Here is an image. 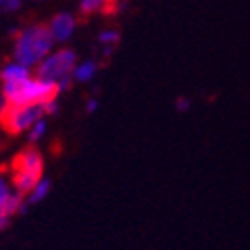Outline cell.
<instances>
[{"label": "cell", "mask_w": 250, "mask_h": 250, "mask_svg": "<svg viewBox=\"0 0 250 250\" xmlns=\"http://www.w3.org/2000/svg\"><path fill=\"white\" fill-rule=\"evenodd\" d=\"M54 44V38L46 24H32L18 30L14 36V60L22 66L40 64Z\"/></svg>", "instance_id": "obj_1"}, {"label": "cell", "mask_w": 250, "mask_h": 250, "mask_svg": "<svg viewBox=\"0 0 250 250\" xmlns=\"http://www.w3.org/2000/svg\"><path fill=\"white\" fill-rule=\"evenodd\" d=\"M42 176H44V158L38 148L26 146L24 150L14 154V158L10 162V180L8 182L16 194L24 198Z\"/></svg>", "instance_id": "obj_2"}, {"label": "cell", "mask_w": 250, "mask_h": 250, "mask_svg": "<svg viewBox=\"0 0 250 250\" xmlns=\"http://www.w3.org/2000/svg\"><path fill=\"white\" fill-rule=\"evenodd\" d=\"M58 82H48L40 78H26L22 82H14V84H2V94L8 104H46L54 102L60 94Z\"/></svg>", "instance_id": "obj_3"}, {"label": "cell", "mask_w": 250, "mask_h": 250, "mask_svg": "<svg viewBox=\"0 0 250 250\" xmlns=\"http://www.w3.org/2000/svg\"><path fill=\"white\" fill-rule=\"evenodd\" d=\"M42 116H44L42 104H24V106H18V104L6 102V106L0 112V126L10 136H16L20 132L28 130Z\"/></svg>", "instance_id": "obj_4"}, {"label": "cell", "mask_w": 250, "mask_h": 250, "mask_svg": "<svg viewBox=\"0 0 250 250\" xmlns=\"http://www.w3.org/2000/svg\"><path fill=\"white\" fill-rule=\"evenodd\" d=\"M74 66H76V52L70 48H60L40 62L36 70V78L48 80V82H60L62 78L72 76Z\"/></svg>", "instance_id": "obj_5"}, {"label": "cell", "mask_w": 250, "mask_h": 250, "mask_svg": "<svg viewBox=\"0 0 250 250\" xmlns=\"http://www.w3.org/2000/svg\"><path fill=\"white\" fill-rule=\"evenodd\" d=\"M24 210H26L24 198L20 194H16L12 190L10 182L0 174V230L6 228L16 214L24 212Z\"/></svg>", "instance_id": "obj_6"}, {"label": "cell", "mask_w": 250, "mask_h": 250, "mask_svg": "<svg viewBox=\"0 0 250 250\" xmlns=\"http://www.w3.org/2000/svg\"><path fill=\"white\" fill-rule=\"evenodd\" d=\"M48 28H50V34L54 38V42L56 40L58 42H64V40H68L76 30V18L70 12H58L50 20Z\"/></svg>", "instance_id": "obj_7"}, {"label": "cell", "mask_w": 250, "mask_h": 250, "mask_svg": "<svg viewBox=\"0 0 250 250\" xmlns=\"http://www.w3.org/2000/svg\"><path fill=\"white\" fill-rule=\"evenodd\" d=\"M26 78H30L28 66H22V64H18V62L6 64L0 70V84H14V82H22Z\"/></svg>", "instance_id": "obj_8"}, {"label": "cell", "mask_w": 250, "mask_h": 250, "mask_svg": "<svg viewBox=\"0 0 250 250\" xmlns=\"http://www.w3.org/2000/svg\"><path fill=\"white\" fill-rule=\"evenodd\" d=\"M50 188H52V182L46 178V176H42L38 182H36V186L34 188L24 196V202H26V206H30V204H38V202H42L48 194H50Z\"/></svg>", "instance_id": "obj_9"}, {"label": "cell", "mask_w": 250, "mask_h": 250, "mask_svg": "<svg viewBox=\"0 0 250 250\" xmlns=\"http://www.w3.org/2000/svg\"><path fill=\"white\" fill-rule=\"evenodd\" d=\"M98 72V62L94 60H86V62H82V64H76L74 70H72V78L76 82H88L96 76Z\"/></svg>", "instance_id": "obj_10"}, {"label": "cell", "mask_w": 250, "mask_h": 250, "mask_svg": "<svg viewBox=\"0 0 250 250\" xmlns=\"http://www.w3.org/2000/svg\"><path fill=\"white\" fill-rule=\"evenodd\" d=\"M108 8V0H80V16L82 18H88L96 12H106Z\"/></svg>", "instance_id": "obj_11"}, {"label": "cell", "mask_w": 250, "mask_h": 250, "mask_svg": "<svg viewBox=\"0 0 250 250\" xmlns=\"http://www.w3.org/2000/svg\"><path fill=\"white\" fill-rule=\"evenodd\" d=\"M98 40H100V44L104 46V54L108 56L116 48V44L120 42V32L118 30H104V32H100Z\"/></svg>", "instance_id": "obj_12"}, {"label": "cell", "mask_w": 250, "mask_h": 250, "mask_svg": "<svg viewBox=\"0 0 250 250\" xmlns=\"http://www.w3.org/2000/svg\"><path fill=\"white\" fill-rule=\"evenodd\" d=\"M44 132H46V124H44V120L40 118L38 122H34L32 126H30V134H28V142L30 144H34V142H38L40 138L44 136Z\"/></svg>", "instance_id": "obj_13"}, {"label": "cell", "mask_w": 250, "mask_h": 250, "mask_svg": "<svg viewBox=\"0 0 250 250\" xmlns=\"http://www.w3.org/2000/svg\"><path fill=\"white\" fill-rule=\"evenodd\" d=\"M20 8V0H0V16L10 14Z\"/></svg>", "instance_id": "obj_14"}, {"label": "cell", "mask_w": 250, "mask_h": 250, "mask_svg": "<svg viewBox=\"0 0 250 250\" xmlns=\"http://www.w3.org/2000/svg\"><path fill=\"white\" fill-rule=\"evenodd\" d=\"M176 108H178V110H188V108H190V102L186 100V98H178V100H176Z\"/></svg>", "instance_id": "obj_15"}, {"label": "cell", "mask_w": 250, "mask_h": 250, "mask_svg": "<svg viewBox=\"0 0 250 250\" xmlns=\"http://www.w3.org/2000/svg\"><path fill=\"white\" fill-rule=\"evenodd\" d=\"M96 106H98V100H94V98H92V100H88V102H86V112H94V110H96Z\"/></svg>", "instance_id": "obj_16"}, {"label": "cell", "mask_w": 250, "mask_h": 250, "mask_svg": "<svg viewBox=\"0 0 250 250\" xmlns=\"http://www.w3.org/2000/svg\"><path fill=\"white\" fill-rule=\"evenodd\" d=\"M4 106H6V98H4V94H2V84H0V112H2Z\"/></svg>", "instance_id": "obj_17"}]
</instances>
